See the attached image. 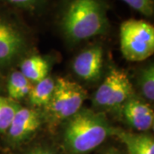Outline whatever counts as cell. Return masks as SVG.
Returning a JSON list of instances; mask_svg holds the SVG:
<instances>
[{"mask_svg": "<svg viewBox=\"0 0 154 154\" xmlns=\"http://www.w3.org/2000/svg\"><path fill=\"white\" fill-rule=\"evenodd\" d=\"M20 107L17 101L0 95V134H5Z\"/></svg>", "mask_w": 154, "mask_h": 154, "instance_id": "14", "label": "cell"}, {"mask_svg": "<svg viewBox=\"0 0 154 154\" xmlns=\"http://www.w3.org/2000/svg\"><path fill=\"white\" fill-rule=\"evenodd\" d=\"M33 83L24 76L21 71L11 72L7 82V94L10 99L18 102L28 97Z\"/></svg>", "mask_w": 154, "mask_h": 154, "instance_id": "13", "label": "cell"}, {"mask_svg": "<svg viewBox=\"0 0 154 154\" xmlns=\"http://www.w3.org/2000/svg\"><path fill=\"white\" fill-rule=\"evenodd\" d=\"M102 154H122L116 148H110L108 150H106L105 152H103Z\"/></svg>", "mask_w": 154, "mask_h": 154, "instance_id": "19", "label": "cell"}, {"mask_svg": "<svg viewBox=\"0 0 154 154\" xmlns=\"http://www.w3.org/2000/svg\"><path fill=\"white\" fill-rule=\"evenodd\" d=\"M22 74L33 84L48 76L49 64L40 56H32L25 58L21 64Z\"/></svg>", "mask_w": 154, "mask_h": 154, "instance_id": "12", "label": "cell"}, {"mask_svg": "<svg viewBox=\"0 0 154 154\" xmlns=\"http://www.w3.org/2000/svg\"><path fill=\"white\" fill-rule=\"evenodd\" d=\"M122 116L126 122L133 128L145 132L152 128L154 112L149 104L142 99L131 97L122 106Z\"/></svg>", "mask_w": 154, "mask_h": 154, "instance_id": "9", "label": "cell"}, {"mask_svg": "<svg viewBox=\"0 0 154 154\" xmlns=\"http://www.w3.org/2000/svg\"><path fill=\"white\" fill-rule=\"evenodd\" d=\"M132 82L125 72L111 69L95 92L94 105L100 110H116L133 97Z\"/></svg>", "mask_w": 154, "mask_h": 154, "instance_id": "6", "label": "cell"}, {"mask_svg": "<svg viewBox=\"0 0 154 154\" xmlns=\"http://www.w3.org/2000/svg\"><path fill=\"white\" fill-rule=\"evenodd\" d=\"M3 84H4V78H3V75H2L1 70H0V92L3 90Z\"/></svg>", "mask_w": 154, "mask_h": 154, "instance_id": "20", "label": "cell"}, {"mask_svg": "<svg viewBox=\"0 0 154 154\" xmlns=\"http://www.w3.org/2000/svg\"><path fill=\"white\" fill-rule=\"evenodd\" d=\"M105 0H63L57 23L69 41L78 43L103 35L110 28Z\"/></svg>", "mask_w": 154, "mask_h": 154, "instance_id": "1", "label": "cell"}, {"mask_svg": "<svg viewBox=\"0 0 154 154\" xmlns=\"http://www.w3.org/2000/svg\"><path fill=\"white\" fill-rule=\"evenodd\" d=\"M50 0H0V5L28 14H36L48 4Z\"/></svg>", "mask_w": 154, "mask_h": 154, "instance_id": "15", "label": "cell"}, {"mask_svg": "<svg viewBox=\"0 0 154 154\" xmlns=\"http://www.w3.org/2000/svg\"><path fill=\"white\" fill-rule=\"evenodd\" d=\"M27 32L15 17L0 11V70L14 64L28 49Z\"/></svg>", "mask_w": 154, "mask_h": 154, "instance_id": "5", "label": "cell"}, {"mask_svg": "<svg viewBox=\"0 0 154 154\" xmlns=\"http://www.w3.org/2000/svg\"><path fill=\"white\" fill-rule=\"evenodd\" d=\"M104 52L101 46L94 45L82 51L73 62V70L82 80L94 82L98 80L102 73Z\"/></svg>", "mask_w": 154, "mask_h": 154, "instance_id": "8", "label": "cell"}, {"mask_svg": "<svg viewBox=\"0 0 154 154\" xmlns=\"http://www.w3.org/2000/svg\"><path fill=\"white\" fill-rule=\"evenodd\" d=\"M133 10L146 17L153 16L154 0H122Z\"/></svg>", "mask_w": 154, "mask_h": 154, "instance_id": "17", "label": "cell"}, {"mask_svg": "<svg viewBox=\"0 0 154 154\" xmlns=\"http://www.w3.org/2000/svg\"><path fill=\"white\" fill-rule=\"evenodd\" d=\"M139 86L143 97L152 102L154 100V67L152 63L141 69L139 75Z\"/></svg>", "mask_w": 154, "mask_h": 154, "instance_id": "16", "label": "cell"}, {"mask_svg": "<svg viewBox=\"0 0 154 154\" xmlns=\"http://www.w3.org/2000/svg\"><path fill=\"white\" fill-rule=\"evenodd\" d=\"M55 86L56 80L49 75L34 83L28 97L30 105L33 108H45L52 97Z\"/></svg>", "mask_w": 154, "mask_h": 154, "instance_id": "11", "label": "cell"}, {"mask_svg": "<svg viewBox=\"0 0 154 154\" xmlns=\"http://www.w3.org/2000/svg\"><path fill=\"white\" fill-rule=\"evenodd\" d=\"M113 134L125 145L128 154H154V140L152 135L122 131L118 128H114Z\"/></svg>", "mask_w": 154, "mask_h": 154, "instance_id": "10", "label": "cell"}, {"mask_svg": "<svg viewBox=\"0 0 154 154\" xmlns=\"http://www.w3.org/2000/svg\"><path fill=\"white\" fill-rule=\"evenodd\" d=\"M24 154H57L51 149L48 148L46 146H35L33 148L30 149L27 152Z\"/></svg>", "mask_w": 154, "mask_h": 154, "instance_id": "18", "label": "cell"}, {"mask_svg": "<svg viewBox=\"0 0 154 154\" xmlns=\"http://www.w3.org/2000/svg\"><path fill=\"white\" fill-rule=\"evenodd\" d=\"M44 115L37 109L20 107L6 131L9 142L17 146L28 140L41 126Z\"/></svg>", "mask_w": 154, "mask_h": 154, "instance_id": "7", "label": "cell"}, {"mask_svg": "<svg viewBox=\"0 0 154 154\" xmlns=\"http://www.w3.org/2000/svg\"><path fill=\"white\" fill-rule=\"evenodd\" d=\"M87 98L81 85L67 78H57L52 97L44 108V119L53 125L67 121L82 110Z\"/></svg>", "mask_w": 154, "mask_h": 154, "instance_id": "3", "label": "cell"}, {"mask_svg": "<svg viewBox=\"0 0 154 154\" xmlns=\"http://www.w3.org/2000/svg\"><path fill=\"white\" fill-rule=\"evenodd\" d=\"M120 45L122 56L128 61L147 59L154 52V28L144 20L129 19L120 27Z\"/></svg>", "mask_w": 154, "mask_h": 154, "instance_id": "4", "label": "cell"}, {"mask_svg": "<svg viewBox=\"0 0 154 154\" xmlns=\"http://www.w3.org/2000/svg\"><path fill=\"white\" fill-rule=\"evenodd\" d=\"M63 131V143L71 154H87L99 146L114 128L103 112L80 110L67 120Z\"/></svg>", "mask_w": 154, "mask_h": 154, "instance_id": "2", "label": "cell"}]
</instances>
